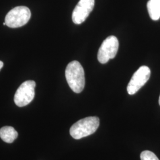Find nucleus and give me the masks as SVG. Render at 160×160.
I'll list each match as a JSON object with an SVG mask.
<instances>
[{"mask_svg":"<svg viewBox=\"0 0 160 160\" xmlns=\"http://www.w3.org/2000/svg\"><path fill=\"white\" fill-rule=\"evenodd\" d=\"M65 77L71 89L80 93L85 86V74L81 64L74 61L69 63L65 69Z\"/></svg>","mask_w":160,"mask_h":160,"instance_id":"f257e3e1","label":"nucleus"},{"mask_svg":"<svg viewBox=\"0 0 160 160\" xmlns=\"http://www.w3.org/2000/svg\"><path fill=\"white\" fill-rule=\"evenodd\" d=\"M100 119L96 116H90L78 120L71 127L69 133L75 139L88 137L97 131Z\"/></svg>","mask_w":160,"mask_h":160,"instance_id":"f03ea898","label":"nucleus"},{"mask_svg":"<svg viewBox=\"0 0 160 160\" xmlns=\"http://www.w3.org/2000/svg\"><path fill=\"white\" fill-rule=\"evenodd\" d=\"M31 12L28 7L18 6L12 8L7 13L5 18L6 26L10 28H17L28 23Z\"/></svg>","mask_w":160,"mask_h":160,"instance_id":"7ed1b4c3","label":"nucleus"},{"mask_svg":"<svg viewBox=\"0 0 160 160\" xmlns=\"http://www.w3.org/2000/svg\"><path fill=\"white\" fill-rule=\"evenodd\" d=\"M36 82L33 80H28L23 82L18 88L14 95V103L18 107L28 105L33 100Z\"/></svg>","mask_w":160,"mask_h":160,"instance_id":"20e7f679","label":"nucleus"},{"mask_svg":"<svg viewBox=\"0 0 160 160\" xmlns=\"http://www.w3.org/2000/svg\"><path fill=\"white\" fill-rule=\"evenodd\" d=\"M119 49V41L114 36H110L104 40L99 48L97 58L101 63H106L114 58Z\"/></svg>","mask_w":160,"mask_h":160,"instance_id":"39448f33","label":"nucleus"},{"mask_svg":"<svg viewBox=\"0 0 160 160\" xmlns=\"http://www.w3.org/2000/svg\"><path fill=\"white\" fill-rule=\"evenodd\" d=\"M150 75L151 71L148 67H141L133 74L128 85L127 91L128 94L133 95L138 92L148 81Z\"/></svg>","mask_w":160,"mask_h":160,"instance_id":"423d86ee","label":"nucleus"},{"mask_svg":"<svg viewBox=\"0 0 160 160\" xmlns=\"http://www.w3.org/2000/svg\"><path fill=\"white\" fill-rule=\"evenodd\" d=\"M94 4V0H80L72 14L73 22L76 24L83 23L92 11Z\"/></svg>","mask_w":160,"mask_h":160,"instance_id":"0eeeda50","label":"nucleus"},{"mask_svg":"<svg viewBox=\"0 0 160 160\" xmlns=\"http://www.w3.org/2000/svg\"><path fill=\"white\" fill-rule=\"evenodd\" d=\"M18 137V133L12 126H4L0 129V138L7 143H12Z\"/></svg>","mask_w":160,"mask_h":160,"instance_id":"6e6552de","label":"nucleus"},{"mask_svg":"<svg viewBox=\"0 0 160 160\" xmlns=\"http://www.w3.org/2000/svg\"><path fill=\"white\" fill-rule=\"evenodd\" d=\"M149 15L153 20H158L160 18V0H149L147 3Z\"/></svg>","mask_w":160,"mask_h":160,"instance_id":"1a4fd4ad","label":"nucleus"},{"mask_svg":"<svg viewBox=\"0 0 160 160\" xmlns=\"http://www.w3.org/2000/svg\"><path fill=\"white\" fill-rule=\"evenodd\" d=\"M141 160H159L157 155L150 151H144L140 155Z\"/></svg>","mask_w":160,"mask_h":160,"instance_id":"9d476101","label":"nucleus"},{"mask_svg":"<svg viewBox=\"0 0 160 160\" xmlns=\"http://www.w3.org/2000/svg\"><path fill=\"white\" fill-rule=\"evenodd\" d=\"M3 65H4V63H3L2 61H0V70H1V69L2 68Z\"/></svg>","mask_w":160,"mask_h":160,"instance_id":"9b49d317","label":"nucleus"},{"mask_svg":"<svg viewBox=\"0 0 160 160\" xmlns=\"http://www.w3.org/2000/svg\"><path fill=\"white\" fill-rule=\"evenodd\" d=\"M159 104L160 105V98H159Z\"/></svg>","mask_w":160,"mask_h":160,"instance_id":"f8f14e48","label":"nucleus"}]
</instances>
